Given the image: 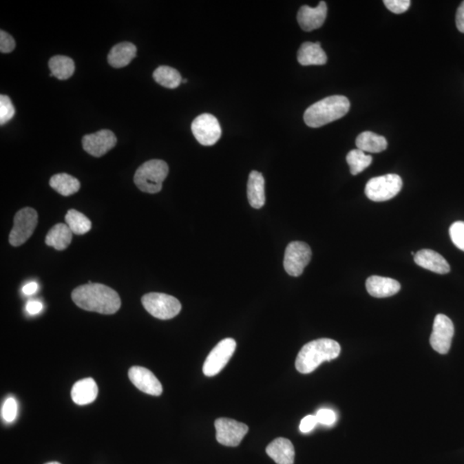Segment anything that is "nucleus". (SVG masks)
<instances>
[{
    "label": "nucleus",
    "mask_w": 464,
    "mask_h": 464,
    "mask_svg": "<svg viewBox=\"0 0 464 464\" xmlns=\"http://www.w3.org/2000/svg\"><path fill=\"white\" fill-rule=\"evenodd\" d=\"M72 299L81 309L103 315L115 314L121 306L119 294L115 290L91 282L72 291Z\"/></svg>",
    "instance_id": "nucleus-1"
},
{
    "label": "nucleus",
    "mask_w": 464,
    "mask_h": 464,
    "mask_svg": "<svg viewBox=\"0 0 464 464\" xmlns=\"http://www.w3.org/2000/svg\"><path fill=\"white\" fill-rule=\"evenodd\" d=\"M341 353V346L331 339L323 338L304 345L296 359V368L300 373L314 372L321 363L337 359Z\"/></svg>",
    "instance_id": "nucleus-2"
},
{
    "label": "nucleus",
    "mask_w": 464,
    "mask_h": 464,
    "mask_svg": "<svg viewBox=\"0 0 464 464\" xmlns=\"http://www.w3.org/2000/svg\"><path fill=\"white\" fill-rule=\"evenodd\" d=\"M349 100L344 96L335 95L314 103L304 112V120L308 127L317 128L347 115Z\"/></svg>",
    "instance_id": "nucleus-3"
},
{
    "label": "nucleus",
    "mask_w": 464,
    "mask_h": 464,
    "mask_svg": "<svg viewBox=\"0 0 464 464\" xmlns=\"http://www.w3.org/2000/svg\"><path fill=\"white\" fill-rule=\"evenodd\" d=\"M168 174V165L165 161L154 159L144 162L137 169L134 183L142 192L157 193L161 191L162 182Z\"/></svg>",
    "instance_id": "nucleus-4"
},
{
    "label": "nucleus",
    "mask_w": 464,
    "mask_h": 464,
    "mask_svg": "<svg viewBox=\"0 0 464 464\" xmlns=\"http://www.w3.org/2000/svg\"><path fill=\"white\" fill-rule=\"evenodd\" d=\"M145 309L156 318L169 320L178 316L182 310V304L175 297L165 293H151L142 297Z\"/></svg>",
    "instance_id": "nucleus-5"
},
{
    "label": "nucleus",
    "mask_w": 464,
    "mask_h": 464,
    "mask_svg": "<svg viewBox=\"0 0 464 464\" xmlns=\"http://www.w3.org/2000/svg\"><path fill=\"white\" fill-rule=\"evenodd\" d=\"M403 180L396 174L377 176L370 180L366 186L365 193L372 202H382L391 200L400 193Z\"/></svg>",
    "instance_id": "nucleus-6"
},
{
    "label": "nucleus",
    "mask_w": 464,
    "mask_h": 464,
    "mask_svg": "<svg viewBox=\"0 0 464 464\" xmlns=\"http://www.w3.org/2000/svg\"><path fill=\"white\" fill-rule=\"evenodd\" d=\"M38 223L36 211L31 207L21 209L14 217V226L9 235L10 245L19 247L34 233Z\"/></svg>",
    "instance_id": "nucleus-7"
},
{
    "label": "nucleus",
    "mask_w": 464,
    "mask_h": 464,
    "mask_svg": "<svg viewBox=\"0 0 464 464\" xmlns=\"http://www.w3.org/2000/svg\"><path fill=\"white\" fill-rule=\"evenodd\" d=\"M311 249L304 242H292L287 246L284 258V268L289 275L299 277L310 262Z\"/></svg>",
    "instance_id": "nucleus-8"
},
{
    "label": "nucleus",
    "mask_w": 464,
    "mask_h": 464,
    "mask_svg": "<svg viewBox=\"0 0 464 464\" xmlns=\"http://www.w3.org/2000/svg\"><path fill=\"white\" fill-rule=\"evenodd\" d=\"M237 348L234 339L226 338L218 344L209 353L203 366V373L207 377L219 374L229 362Z\"/></svg>",
    "instance_id": "nucleus-9"
},
{
    "label": "nucleus",
    "mask_w": 464,
    "mask_h": 464,
    "mask_svg": "<svg viewBox=\"0 0 464 464\" xmlns=\"http://www.w3.org/2000/svg\"><path fill=\"white\" fill-rule=\"evenodd\" d=\"M191 130L197 141L205 147L216 144L222 134L219 120L211 114L196 117L192 123Z\"/></svg>",
    "instance_id": "nucleus-10"
},
{
    "label": "nucleus",
    "mask_w": 464,
    "mask_h": 464,
    "mask_svg": "<svg viewBox=\"0 0 464 464\" xmlns=\"http://www.w3.org/2000/svg\"><path fill=\"white\" fill-rule=\"evenodd\" d=\"M215 428L217 441L231 447L239 445L249 431L247 425L227 418L217 419Z\"/></svg>",
    "instance_id": "nucleus-11"
},
{
    "label": "nucleus",
    "mask_w": 464,
    "mask_h": 464,
    "mask_svg": "<svg viewBox=\"0 0 464 464\" xmlns=\"http://www.w3.org/2000/svg\"><path fill=\"white\" fill-rule=\"evenodd\" d=\"M454 325L447 316L439 314L436 316L430 337V344L436 352L446 355L451 348L454 337Z\"/></svg>",
    "instance_id": "nucleus-12"
},
{
    "label": "nucleus",
    "mask_w": 464,
    "mask_h": 464,
    "mask_svg": "<svg viewBox=\"0 0 464 464\" xmlns=\"http://www.w3.org/2000/svg\"><path fill=\"white\" fill-rule=\"evenodd\" d=\"M117 138L112 131L103 129L85 135L82 140L83 148L93 157L100 158L116 147Z\"/></svg>",
    "instance_id": "nucleus-13"
},
{
    "label": "nucleus",
    "mask_w": 464,
    "mask_h": 464,
    "mask_svg": "<svg viewBox=\"0 0 464 464\" xmlns=\"http://www.w3.org/2000/svg\"><path fill=\"white\" fill-rule=\"evenodd\" d=\"M129 379L137 389L151 396L158 397L162 393V386L150 370L141 366H133L128 372Z\"/></svg>",
    "instance_id": "nucleus-14"
},
{
    "label": "nucleus",
    "mask_w": 464,
    "mask_h": 464,
    "mask_svg": "<svg viewBox=\"0 0 464 464\" xmlns=\"http://www.w3.org/2000/svg\"><path fill=\"white\" fill-rule=\"evenodd\" d=\"M328 7L326 3L321 1L316 8L303 6L297 12V19L304 31H313L319 29L326 19Z\"/></svg>",
    "instance_id": "nucleus-15"
},
{
    "label": "nucleus",
    "mask_w": 464,
    "mask_h": 464,
    "mask_svg": "<svg viewBox=\"0 0 464 464\" xmlns=\"http://www.w3.org/2000/svg\"><path fill=\"white\" fill-rule=\"evenodd\" d=\"M366 286L370 296L379 299L393 296L401 290L400 283L397 280L377 275L369 277Z\"/></svg>",
    "instance_id": "nucleus-16"
},
{
    "label": "nucleus",
    "mask_w": 464,
    "mask_h": 464,
    "mask_svg": "<svg viewBox=\"0 0 464 464\" xmlns=\"http://www.w3.org/2000/svg\"><path fill=\"white\" fill-rule=\"evenodd\" d=\"M414 262L418 266L439 275L448 273L451 268L449 263L438 252L431 249H422L414 255Z\"/></svg>",
    "instance_id": "nucleus-17"
},
{
    "label": "nucleus",
    "mask_w": 464,
    "mask_h": 464,
    "mask_svg": "<svg viewBox=\"0 0 464 464\" xmlns=\"http://www.w3.org/2000/svg\"><path fill=\"white\" fill-rule=\"evenodd\" d=\"M266 454L277 464H293L295 450L289 439L278 438L275 439L266 449Z\"/></svg>",
    "instance_id": "nucleus-18"
},
{
    "label": "nucleus",
    "mask_w": 464,
    "mask_h": 464,
    "mask_svg": "<svg viewBox=\"0 0 464 464\" xmlns=\"http://www.w3.org/2000/svg\"><path fill=\"white\" fill-rule=\"evenodd\" d=\"M247 195L249 204L255 209H262L266 202L265 180L261 172L253 171L249 176Z\"/></svg>",
    "instance_id": "nucleus-19"
},
{
    "label": "nucleus",
    "mask_w": 464,
    "mask_h": 464,
    "mask_svg": "<svg viewBox=\"0 0 464 464\" xmlns=\"http://www.w3.org/2000/svg\"><path fill=\"white\" fill-rule=\"evenodd\" d=\"M72 399L76 404L87 405L93 403L98 394V387L95 380L88 377L78 381L72 389Z\"/></svg>",
    "instance_id": "nucleus-20"
},
{
    "label": "nucleus",
    "mask_w": 464,
    "mask_h": 464,
    "mask_svg": "<svg viewBox=\"0 0 464 464\" xmlns=\"http://www.w3.org/2000/svg\"><path fill=\"white\" fill-rule=\"evenodd\" d=\"M326 54L320 43H304L297 52V61L304 65H323L327 63Z\"/></svg>",
    "instance_id": "nucleus-21"
},
{
    "label": "nucleus",
    "mask_w": 464,
    "mask_h": 464,
    "mask_svg": "<svg viewBox=\"0 0 464 464\" xmlns=\"http://www.w3.org/2000/svg\"><path fill=\"white\" fill-rule=\"evenodd\" d=\"M137 48L131 43L116 44L110 50L108 55L109 64L112 67L123 68L130 64L136 57Z\"/></svg>",
    "instance_id": "nucleus-22"
},
{
    "label": "nucleus",
    "mask_w": 464,
    "mask_h": 464,
    "mask_svg": "<svg viewBox=\"0 0 464 464\" xmlns=\"http://www.w3.org/2000/svg\"><path fill=\"white\" fill-rule=\"evenodd\" d=\"M72 234L74 233L67 224H57L48 231L45 242L48 246L54 248L56 251H64L70 245Z\"/></svg>",
    "instance_id": "nucleus-23"
},
{
    "label": "nucleus",
    "mask_w": 464,
    "mask_h": 464,
    "mask_svg": "<svg viewBox=\"0 0 464 464\" xmlns=\"http://www.w3.org/2000/svg\"><path fill=\"white\" fill-rule=\"evenodd\" d=\"M356 145L359 150L362 151L372 152V154H379L386 150V138L380 136L372 131H363L356 138Z\"/></svg>",
    "instance_id": "nucleus-24"
},
{
    "label": "nucleus",
    "mask_w": 464,
    "mask_h": 464,
    "mask_svg": "<svg viewBox=\"0 0 464 464\" xmlns=\"http://www.w3.org/2000/svg\"><path fill=\"white\" fill-rule=\"evenodd\" d=\"M50 184L52 189L63 196L74 195L81 189L78 180L65 173L52 176Z\"/></svg>",
    "instance_id": "nucleus-25"
},
{
    "label": "nucleus",
    "mask_w": 464,
    "mask_h": 464,
    "mask_svg": "<svg viewBox=\"0 0 464 464\" xmlns=\"http://www.w3.org/2000/svg\"><path fill=\"white\" fill-rule=\"evenodd\" d=\"M48 65H50L51 74L60 81H67L74 74V61L67 56L57 55V56L52 57L48 62Z\"/></svg>",
    "instance_id": "nucleus-26"
},
{
    "label": "nucleus",
    "mask_w": 464,
    "mask_h": 464,
    "mask_svg": "<svg viewBox=\"0 0 464 464\" xmlns=\"http://www.w3.org/2000/svg\"><path fill=\"white\" fill-rule=\"evenodd\" d=\"M154 78L158 84L165 88H178L182 81V76L178 70L167 65H161L154 72Z\"/></svg>",
    "instance_id": "nucleus-27"
},
{
    "label": "nucleus",
    "mask_w": 464,
    "mask_h": 464,
    "mask_svg": "<svg viewBox=\"0 0 464 464\" xmlns=\"http://www.w3.org/2000/svg\"><path fill=\"white\" fill-rule=\"evenodd\" d=\"M65 224L74 234L84 235L92 229L91 220L77 210H69L65 214Z\"/></svg>",
    "instance_id": "nucleus-28"
},
{
    "label": "nucleus",
    "mask_w": 464,
    "mask_h": 464,
    "mask_svg": "<svg viewBox=\"0 0 464 464\" xmlns=\"http://www.w3.org/2000/svg\"><path fill=\"white\" fill-rule=\"evenodd\" d=\"M347 162L350 167V171L353 176H356L365 171L367 167L372 165V156L366 155L365 152L355 149L349 152L347 156Z\"/></svg>",
    "instance_id": "nucleus-29"
},
{
    "label": "nucleus",
    "mask_w": 464,
    "mask_h": 464,
    "mask_svg": "<svg viewBox=\"0 0 464 464\" xmlns=\"http://www.w3.org/2000/svg\"><path fill=\"white\" fill-rule=\"evenodd\" d=\"M16 110L8 96H0V124L5 125L9 123L15 116Z\"/></svg>",
    "instance_id": "nucleus-30"
},
{
    "label": "nucleus",
    "mask_w": 464,
    "mask_h": 464,
    "mask_svg": "<svg viewBox=\"0 0 464 464\" xmlns=\"http://www.w3.org/2000/svg\"><path fill=\"white\" fill-rule=\"evenodd\" d=\"M17 410H19V407H17V403L15 398H7L1 408V416L3 420L8 422V423H12V422L16 420Z\"/></svg>",
    "instance_id": "nucleus-31"
},
{
    "label": "nucleus",
    "mask_w": 464,
    "mask_h": 464,
    "mask_svg": "<svg viewBox=\"0 0 464 464\" xmlns=\"http://www.w3.org/2000/svg\"><path fill=\"white\" fill-rule=\"evenodd\" d=\"M450 237L453 244L461 251H464V222L456 221L453 223L449 230Z\"/></svg>",
    "instance_id": "nucleus-32"
},
{
    "label": "nucleus",
    "mask_w": 464,
    "mask_h": 464,
    "mask_svg": "<svg viewBox=\"0 0 464 464\" xmlns=\"http://www.w3.org/2000/svg\"><path fill=\"white\" fill-rule=\"evenodd\" d=\"M384 5L391 12L401 14L406 12L411 5L410 0H384Z\"/></svg>",
    "instance_id": "nucleus-33"
},
{
    "label": "nucleus",
    "mask_w": 464,
    "mask_h": 464,
    "mask_svg": "<svg viewBox=\"0 0 464 464\" xmlns=\"http://www.w3.org/2000/svg\"><path fill=\"white\" fill-rule=\"evenodd\" d=\"M16 43L13 37L6 31H0V51L3 54L12 53L15 50Z\"/></svg>",
    "instance_id": "nucleus-34"
},
{
    "label": "nucleus",
    "mask_w": 464,
    "mask_h": 464,
    "mask_svg": "<svg viewBox=\"0 0 464 464\" xmlns=\"http://www.w3.org/2000/svg\"><path fill=\"white\" fill-rule=\"evenodd\" d=\"M316 418L318 423L325 425H331L337 421V414L335 412L328 408H323L317 412Z\"/></svg>",
    "instance_id": "nucleus-35"
},
{
    "label": "nucleus",
    "mask_w": 464,
    "mask_h": 464,
    "mask_svg": "<svg viewBox=\"0 0 464 464\" xmlns=\"http://www.w3.org/2000/svg\"><path fill=\"white\" fill-rule=\"evenodd\" d=\"M317 423L316 415H307V416L301 421L299 430L303 434H308V432L313 431L316 428Z\"/></svg>",
    "instance_id": "nucleus-36"
},
{
    "label": "nucleus",
    "mask_w": 464,
    "mask_h": 464,
    "mask_svg": "<svg viewBox=\"0 0 464 464\" xmlns=\"http://www.w3.org/2000/svg\"><path fill=\"white\" fill-rule=\"evenodd\" d=\"M43 309V304L40 301L30 300L26 304L27 313L34 316V315L39 314Z\"/></svg>",
    "instance_id": "nucleus-37"
},
{
    "label": "nucleus",
    "mask_w": 464,
    "mask_h": 464,
    "mask_svg": "<svg viewBox=\"0 0 464 464\" xmlns=\"http://www.w3.org/2000/svg\"><path fill=\"white\" fill-rule=\"evenodd\" d=\"M456 23L460 32L464 33V1L460 5L456 12Z\"/></svg>",
    "instance_id": "nucleus-38"
},
{
    "label": "nucleus",
    "mask_w": 464,
    "mask_h": 464,
    "mask_svg": "<svg viewBox=\"0 0 464 464\" xmlns=\"http://www.w3.org/2000/svg\"><path fill=\"white\" fill-rule=\"evenodd\" d=\"M38 288H39L38 284L34 282H31L26 284V285L23 287V293L24 295H33V294L37 292Z\"/></svg>",
    "instance_id": "nucleus-39"
},
{
    "label": "nucleus",
    "mask_w": 464,
    "mask_h": 464,
    "mask_svg": "<svg viewBox=\"0 0 464 464\" xmlns=\"http://www.w3.org/2000/svg\"><path fill=\"white\" fill-rule=\"evenodd\" d=\"M45 464H61V463H58V462H50V463H45Z\"/></svg>",
    "instance_id": "nucleus-40"
},
{
    "label": "nucleus",
    "mask_w": 464,
    "mask_h": 464,
    "mask_svg": "<svg viewBox=\"0 0 464 464\" xmlns=\"http://www.w3.org/2000/svg\"><path fill=\"white\" fill-rule=\"evenodd\" d=\"M187 82H188V81H187V79H186V78H184V79H182V83H184V84H186V83H187Z\"/></svg>",
    "instance_id": "nucleus-41"
}]
</instances>
